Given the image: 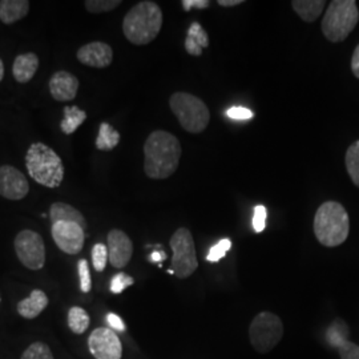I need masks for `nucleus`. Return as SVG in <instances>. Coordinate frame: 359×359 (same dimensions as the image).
Here are the masks:
<instances>
[{
    "mask_svg": "<svg viewBox=\"0 0 359 359\" xmlns=\"http://www.w3.org/2000/svg\"><path fill=\"white\" fill-rule=\"evenodd\" d=\"M351 71H353L354 76L359 79V44L357 46L354 53H353V57H351Z\"/></svg>",
    "mask_w": 359,
    "mask_h": 359,
    "instance_id": "nucleus-37",
    "label": "nucleus"
},
{
    "mask_svg": "<svg viewBox=\"0 0 359 359\" xmlns=\"http://www.w3.org/2000/svg\"><path fill=\"white\" fill-rule=\"evenodd\" d=\"M359 11L354 0H334L322 19V32L332 43H339L358 25Z\"/></svg>",
    "mask_w": 359,
    "mask_h": 359,
    "instance_id": "nucleus-5",
    "label": "nucleus"
},
{
    "mask_svg": "<svg viewBox=\"0 0 359 359\" xmlns=\"http://www.w3.org/2000/svg\"><path fill=\"white\" fill-rule=\"evenodd\" d=\"M182 148L179 139L165 130H154L144 144V172L152 180L170 177L179 168Z\"/></svg>",
    "mask_w": 359,
    "mask_h": 359,
    "instance_id": "nucleus-1",
    "label": "nucleus"
},
{
    "mask_svg": "<svg viewBox=\"0 0 359 359\" xmlns=\"http://www.w3.org/2000/svg\"><path fill=\"white\" fill-rule=\"evenodd\" d=\"M121 3L120 0H87L84 6L88 13H103L115 10Z\"/></svg>",
    "mask_w": 359,
    "mask_h": 359,
    "instance_id": "nucleus-27",
    "label": "nucleus"
},
{
    "mask_svg": "<svg viewBox=\"0 0 359 359\" xmlns=\"http://www.w3.org/2000/svg\"><path fill=\"white\" fill-rule=\"evenodd\" d=\"M209 46V36L200 23H192L185 39V50L192 56H200Z\"/></svg>",
    "mask_w": 359,
    "mask_h": 359,
    "instance_id": "nucleus-21",
    "label": "nucleus"
},
{
    "mask_svg": "<svg viewBox=\"0 0 359 359\" xmlns=\"http://www.w3.org/2000/svg\"><path fill=\"white\" fill-rule=\"evenodd\" d=\"M266 217H268L266 208L264 205H257L253 215V229L256 233L264 231L266 226Z\"/></svg>",
    "mask_w": 359,
    "mask_h": 359,
    "instance_id": "nucleus-33",
    "label": "nucleus"
},
{
    "mask_svg": "<svg viewBox=\"0 0 359 359\" xmlns=\"http://www.w3.org/2000/svg\"><path fill=\"white\" fill-rule=\"evenodd\" d=\"M120 142V133L108 123H102L96 139V148L99 151H112Z\"/></svg>",
    "mask_w": 359,
    "mask_h": 359,
    "instance_id": "nucleus-24",
    "label": "nucleus"
},
{
    "mask_svg": "<svg viewBox=\"0 0 359 359\" xmlns=\"http://www.w3.org/2000/svg\"><path fill=\"white\" fill-rule=\"evenodd\" d=\"M347 334L346 323L335 320L326 332V339L330 346L338 350L341 359H359V346L347 339Z\"/></svg>",
    "mask_w": 359,
    "mask_h": 359,
    "instance_id": "nucleus-15",
    "label": "nucleus"
},
{
    "mask_svg": "<svg viewBox=\"0 0 359 359\" xmlns=\"http://www.w3.org/2000/svg\"><path fill=\"white\" fill-rule=\"evenodd\" d=\"M108 261L116 269H123L128 265L133 255L132 240L120 229H112L107 237Z\"/></svg>",
    "mask_w": 359,
    "mask_h": 359,
    "instance_id": "nucleus-13",
    "label": "nucleus"
},
{
    "mask_svg": "<svg viewBox=\"0 0 359 359\" xmlns=\"http://www.w3.org/2000/svg\"><path fill=\"white\" fill-rule=\"evenodd\" d=\"M163 27V11L154 1H140L133 6L123 22V32L135 46L152 43Z\"/></svg>",
    "mask_w": 359,
    "mask_h": 359,
    "instance_id": "nucleus-2",
    "label": "nucleus"
},
{
    "mask_svg": "<svg viewBox=\"0 0 359 359\" xmlns=\"http://www.w3.org/2000/svg\"><path fill=\"white\" fill-rule=\"evenodd\" d=\"M80 225L74 222H55L51 225V234L55 244L67 255H77L84 246L86 234Z\"/></svg>",
    "mask_w": 359,
    "mask_h": 359,
    "instance_id": "nucleus-11",
    "label": "nucleus"
},
{
    "mask_svg": "<svg viewBox=\"0 0 359 359\" xmlns=\"http://www.w3.org/2000/svg\"><path fill=\"white\" fill-rule=\"evenodd\" d=\"M29 192L26 176L13 165L0 167V196L7 200H23Z\"/></svg>",
    "mask_w": 359,
    "mask_h": 359,
    "instance_id": "nucleus-12",
    "label": "nucleus"
},
{
    "mask_svg": "<svg viewBox=\"0 0 359 359\" xmlns=\"http://www.w3.org/2000/svg\"><path fill=\"white\" fill-rule=\"evenodd\" d=\"M165 258H167V255H165V252L163 249L161 250H154V253L149 257V259L152 262H163Z\"/></svg>",
    "mask_w": 359,
    "mask_h": 359,
    "instance_id": "nucleus-38",
    "label": "nucleus"
},
{
    "mask_svg": "<svg viewBox=\"0 0 359 359\" xmlns=\"http://www.w3.org/2000/svg\"><path fill=\"white\" fill-rule=\"evenodd\" d=\"M77 60L81 65L92 68H107L114 62V51L111 46L103 41H93L79 48L76 53Z\"/></svg>",
    "mask_w": 359,
    "mask_h": 359,
    "instance_id": "nucleus-14",
    "label": "nucleus"
},
{
    "mask_svg": "<svg viewBox=\"0 0 359 359\" xmlns=\"http://www.w3.org/2000/svg\"><path fill=\"white\" fill-rule=\"evenodd\" d=\"M51 224L55 222H74L80 225L83 229L87 228V222L84 216L77 210L76 208L68 205L65 203H55L50 208Z\"/></svg>",
    "mask_w": 359,
    "mask_h": 359,
    "instance_id": "nucleus-20",
    "label": "nucleus"
},
{
    "mask_svg": "<svg viewBox=\"0 0 359 359\" xmlns=\"http://www.w3.org/2000/svg\"><path fill=\"white\" fill-rule=\"evenodd\" d=\"M107 322H108V325L111 326L112 330H116V332H124V330H126L124 322H123V320H121L117 314L109 313V314L107 316Z\"/></svg>",
    "mask_w": 359,
    "mask_h": 359,
    "instance_id": "nucleus-36",
    "label": "nucleus"
},
{
    "mask_svg": "<svg viewBox=\"0 0 359 359\" xmlns=\"http://www.w3.org/2000/svg\"><path fill=\"white\" fill-rule=\"evenodd\" d=\"M28 175L46 188H57L65 179V165L60 156L43 142H34L26 154Z\"/></svg>",
    "mask_w": 359,
    "mask_h": 359,
    "instance_id": "nucleus-4",
    "label": "nucleus"
},
{
    "mask_svg": "<svg viewBox=\"0 0 359 359\" xmlns=\"http://www.w3.org/2000/svg\"><path fill=\"white\" fill-rule=\"evenodd\" d=\"M350 233L346 209L337 201L323 203L314 217V234L320 244L335 248L344 244Z\"/></svg>",
    "mask_w": 359,
    "mask_h": 359,
    "instance_id": "nucleus-3",
    "label": "nucleus"
},
{
    "mask_svg": "<svg viewBox=\"0 0 359 359\" xmlns=\"http://www.w3.org/2000/svg\"><path fill=\"white\" fill-rule=\"evenodd\" d=\"M79 80L67 71H57L50 80V92L56 102H71L76 97Z\"/></svg>",
    "mask_w": 359,
    "mask_h": 359,
    "instance_id": "nucleus-16",
    "label": "nucleus"
},
{
    "mask_svg": "<svg viewBox=\"0 0 359 359\" xmlns=\"http://www.w3.org/2000/svg\"><path fill=\"white\" fill-rule=\"evenodd\" d=\"M217 3L222 7H236L238 4H243L244 0H218Z\"/></svg>",
    "mask_w": 359,
    "mask_h": 359,
    "instance_id": "nucleus-39",
    "label": "nucleus"
},
{
    "mask_svg": "<svg viewBox=\"0 0 359 359\" xmlns=\"http://www.w3.org/2000/svg\"><path fill=\"white\" fill-rule=\"evenodd\" d=\"M87 120V114L76 105L65 107V118L60 124L65 135H72Z\"/></svg>",
    "mask_w": 359,
    "mask_h": 359,
    "instance_id": "nucleus-23",
    "label": "nucleus"
},
{
    "mask_svg": "<svg viewBox=\"0 0 359 359\" xmlns=\"http://www.w3.org/2000/svg\"><path fill=\"white\" fill-rule=\"evenodd\" d=\"M48 306V297L41 290H32L26 299L18 304V313L27 320H34Z\"/></svg>",
    "mask_w": 359,
    "mask_h": 359,
    "instance_id": "nucleus-18",
    "label": "nucleus"
},
{
    "mask_svg": "<svg viewBox=\"0 0 359 359\" xmlns=\"http://www.w3.org/2000/svg\"><path fill=\"white\" fill-rule=\"evenodd\" d=\"M13 245L16 256L27 269H43L46 264V246L39 233L29 229L19 231Z\"/></svg>",
    "mask_w": 359,
    "mask_h": 359,
    "instance_id": "nucleus-9",
    "label": "nucleus"
},
{
    "mask_svg": "<svg viewBox=\"0 0 359 359\" xmlns=\"http://www.w3.org/2000/svg\"><path fill=\"white\" fill-rule=\"evenodd\" d=\"M90 354L96 359H121L123 345L115 330L111 327H99L88 338Z\"/></svg>",
    "mask_w": 359,
    "mask_h": 359,
    "instance_id": "nucleus-10",
    "label": "nucleus"
},
{
    "mask_svg": "<svg viewBox=\"0 0 359 359\" xmlns=\"http://www.w3.org/2000/svg\"><path fill=\"white\" fill-rule=\"evenodd\" d=\"M231 240L229 238H222V240L218 241L217 244L210 248V250H209V253L206 256V259L209 262H212V264L213 262H218L221 258L226 256V253L231 250Z\"/></svg>",
    "mask_w": 359,
    "mask_h": 359,
    "instance_id": "nucleus-29",
    "label": "nucleus"
},
{
    "mask_svg": "<svg viewBox=\"0 0 359 359\" xmlns=\"http://www.w3.org/2000/svg\"><path fill=\"white\" fill-rule=\"evenodd\" d=\"M133 283H135V280L132 277H129L126 273H118L111 281V292L115 293V294H120L127 287L132 286Z\"/></svg>",
    "mask_w": 359,
    "mask_h": 359,
    "instance_id": "nucleus-32",
    "label": "nucleus"
},
{
    "mask_svg": "<svg viewBox=\"0 0 359 359\" xmlns=\"http://www.w3.org/2000/svg\"><path fill=\"white\" fill-rule=\"evenodd\" d=\"M226 116H228L229 118H231V120H240V121H243V120H250V118H253L255 114H253L250 109L245 108V107H231V108H229V109L226 111Z\"/></svg>",
    "mask_w": 359,
    "mask_h": 359,
    "instance_id": "nucleus-34",
    "label": "nucleus"
},
{
    "mask_svg": "<svg viewBox=\"0 0 359 359\" xmlns=\"http://www.w3.org/2000/svg\"><path fill=\"white\" fill-rule=\"evenodd\" d=\"M3 77H4V65H3V62L0 59V81L3 80Z\"/></svg>",
    "mask_w": 359,
    "mask_h": 359,
    "instance_id": "nucleus-40",
    "label": "nucleus"
},
{
    "mask_svg": "<svg viewBox=\"0 0 359 359\" xmlns=\"http://www.w3.org/2000/svg\"><path fill=\"white\" fill-rule=\"evenodd\" d=\"M345 163L350 179L359 188V140L348 147Z\"/></svg>",
    "mask_w": 359,
    "mask_h": 359,
    "instance_id": "nucleus-26",
    "label": "nucleus"
},
{
    "mask_svg": "<svg viewBox=\"0 0 359 359\" xmlns=\"http://www.w3.org/2000/svg\"><path fill=\"white\" fill-rule=\"evenodd\" d=\"M92 262L96 271H103L108 262V248L104 244H96L92 249Z\"/></svg>",
    "mask_w": 359,
    "mask_h": 359,
    "instance_id": "nucleus-30",
    "label": "nucleus"
},
{
    "mask_svg": "<svg viewBox=\"0 0 359 359\" xmlns=\"http://www.w3.org/2000/svg\"><path fill=\"white\" fill-rule=\"evenodd\" d=\"M250 344L255 350L266 354L277 346L283 337V325L281 318L270 311L257 314L249 327Z\"/></svg>",
    "mask_w": 359,
    "mask_h": 359,
    "instance_id": "nucleus-7",
    "label": "nucleus"
},
{
    "mask_svg": "<svg viewBox=\"0 0 359 359\" xmlns=\"http://www.w3.org/2000/svg\"><path fill=\"white\" fill-rule=\"evenodd\" d=\"M90 316L83 308L74 306L68 311V326L75 334H84L90 326Z\"/></svg>",
    "mask_w": 359,
    "mask_h": 359,
    "instance_id": "nucleus-25",
    "label": "nucleus"
},
{
    "mask_svg": "<svg viewBox=\"0 0 359 359\" xmlns=\"http://www.w3.org/2000/svg\"><path fill=\"white\" fill-rule=\"evenodd\" d=\"M169 107L177 117L180 126L189 133H201L210 121L206 104L188 92H176L169 99Z\"/></svg>",
    "mask_w": 359,
    "mask_h": 359,
    "instance_id": "nucleus-6",
    "label": "nucleus"
},
{
    "mask_svg": "<svg viewBox=\"0 0 359 359\" xmlns=\"http://www.w3.org/2000/svg\"><path fill=\"white\" fill-rule=\"evenodd\" d=\"M39 69V57L36 53L28 52L16 56L13 65V74L18 83H28Z\"/></svg>",
    "mask_w": 359,
    "mask_h": 359,
    "instance_id": "nucleus-17",
    "label": "nucleus"
},
{
    "mask_svg": "<svg viewBox=\"0 0 359 359\" xmlns=\"http://www.w3.org/2000/svg\"><path fill=\"white\" fill-rule=\"evenodd\" d=\"M169 245L172 248V270L177 278H188L198 268L192 233L187 228H180L172 236Z\"/></svg>",
    "mask_w": 359,
    "mask_h": 359,
    "instance_id": "nucleus-8",
    "label": "nucleus"
},
{
    "mask_svg": "<svg viewBox=\"0 0 359 359\" xmlns=\"http://www.w3.org/2000/svg\"><path fill=\"white\" fill-rule=\"evenodd\" d=\"M77 270H79V277H80V289L83 293H90L92 289V283H90V268L88 262L86 259H80L77 264Z\"/></svg>",
    "mask_w": 359,
    "mask_h": 359,
    "instance_id": "nucleus-31",
    "label": "nucleus"
},
{
    "mask_svg": "<svg viewBox=\"0 0 359 359\" xmlns=\"http://www.w3.org/2000/svg\"><path fill=\"white\" fill-rule=\"evenodd\" d=\"M326 6V1L323 0H293L292 7L295 13L308 23L316 22Z\"/></svg>",
    "mask_w": 359,
    "mask_h": 359,
    "instance_id": "nucleus-22",
    "label": "nucleus"
},
{
    "mask_svg": "<svg viewBox=\"0 0 359 359\" xmlns=\"http://www.w3.org/2000/svg\"><path fill=\"white\" fill-rule=\"evenodd\" d=\"M22 359H53L51 348L43 342H35L23 353Z\"/></svg>",
    "mask_w": 359,
    "mask_h": 359,
    "instance_id": "nucleus-28",
    "label": "nucleus"
},
{
    "mask_svg": "<svg viewBox=\"0 0 359 359\" xmlns=\"http://www.w3.org/2000/svg\"><path fill=\"white\" fill-rule=\"evenodd\" d=\"M210 6L209 0H182V8L185 11H191L193 8L204 10Z\"/></svg>",
    "mask_w": 359,
    "mask_h": 359,
    "instance_id": "nucleus-35",
    "label": "nucleus"
},
{
    "mask_svg": "<svg viewBox=\"0 0 359 359\" xmlns=\"http://www.w3.org/2000/svg\"><path fill=\"white\" fill-rule=\"evenodd\" d=\"M31 3L28 0H1L0 1V20L4 25H13L29 11Z\"/></svg>",
    "mask_w": 359,
    "mask_h": 359,
    "instance_id": "nucleus-19",
    "label": "nucleus"
}]
</instances>
